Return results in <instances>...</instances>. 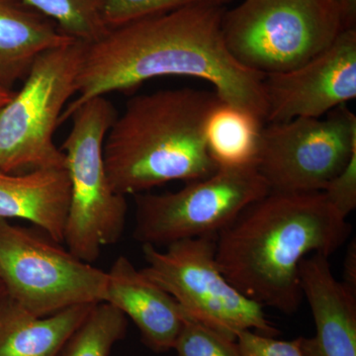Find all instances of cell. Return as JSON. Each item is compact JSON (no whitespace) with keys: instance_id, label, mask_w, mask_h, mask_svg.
Here are the masks:
<instances>
[{"instance_id":"1","label":"cell","mask_w":356,"mask_h":356,"mask_svg":"<svg viewBox=\"0 0 356 356\" xmlns=\"http://www.w3.org/2000/svg\"><path fill=\"white\" fill-rule=\"evenodd\" d=\"M224 13L222 6L185 7L114 28L86 44L76 97L65 107L60 125L88 100L170 76L208 81L222 102L266 121L264 76L229 54L222 36Z\"/></svg>"},{"instance_id":"2","label":"cell","mask_w":356,"mask_h":356,"mask_svg":"<svg viewBox=\"0 0 356 356\" xmlns=\"http://www.w3.org/2000/svg\"><path fill=\"white\" fill-rule=\"evenodd\" d=\"M353 228L324 193L269 192L216 236V261L227 280L262 307L286 315L303 300L300 264L331 257Z\"/></svg>"},{"instance_id":"3","label":"cell","mask_w":356,"mask_h":356,"mask_svg":"<svg viewBox=\"0 0 356 356\" xmlns=\"http://www.w3.org/2000/svg\"><path fill=\"white\" fill-rule=\"evenodd\" d=\"M221 102L216 93L168 89L135 96L105 137L103 159L110 184L120 195L210 177L218 170L204 137V124Z\"/></svg>"},{"instance_id":"4","label":"cell","mask_w":356,"mask_h":356,"mask_svg":"<svg viewBox=\"0 0 356 356\" xmlns=\"http://www.w3.org/2000/svg\"><path fill=\"white\" fill-rule=\"evenodd\" d=\"M116 117L105 96L88 100L70 116L72 128L60 147L70 182L64 243L88 264L99 257L102 248L118 242L125 229L127 201L112 188L103 159L105 137Z\"/></svg>"},{"instance_id":"5","label":"cell","mask_w":356,"mask_h":356,"mask_svg":"<svg viewBox=\"0 0 356 356\" xmlns=\"http://www.w3.org/2000/svg\"><path fill=\"white\" fill-rule=\"evenodd\" d=\"M222 30L236 62L267 76L305 64L344 29L334 0H243Z\"/></svg>"},{"instance_id":"6","label":"cell","mask_w":356,"mask_h":356,"mask_svg":"<svg viewBox=\"0 0 356 356\" xmlns=\"http://www.w3.org/2000/svg\"><path fill=\"white\" fill-rule=\"evenodd\" d=\"M86 44L81 42L40 55L22 88L0 111V170L7 173L65 168L54 135L63 112L76 95Z\"/></svg>"},{"instance_id":"7","label":"cell","mask_w":356,"mask_h":356,"mask_svg":"<svg viewBox=\"0 0 356 356\" xmlns=\"http://www.w3.org/2000/svg\"><path fill=\"white\" fill-rule=\"evenodd\" d=\"M142 250L147 266L140 270L172 295L192 320L234 341L243 331L280 334L264 307L238 291L220 270L216 236L178 241L163 252L143 245Z\"/></svg>"},{"instance_id":"8","label":"cell","mask_w":356,"mask_h":356,"mask_svg":"<svg viewBox=\"0 0 356 356\" xmlns=\"http://www.w3.org/2000/svg\"><path fill=\"white\" fill-rule=\"evenodd\" d=\"M270 192L255 165L218 168L177 192L140 193L135 198L134 238L142 245H165L217 236L243 210Z\"/></svg>"},{"instance_id":"9","label":"cell","mask_w":356,"mask_h":356,"mask_svg":"<svg viewBox=\"0 0 356 356\" xmlns=\"http://www.w3.org/2000/svg\"><path fill=\"white\" fill-rule=\"evenodd\" d=\"M0 280L8 296L38 317L104 302L107 271L58 243L0 218Z\"/></svg>"},{"instance_id":"10","label":"cell","mask_w":356,"mask_h":356,"mask_svg":"<svg viewBox=\"0 0 356 356\" xmlns=\"http://www.w3.org/2000/svg\"><path fill=\"white\" fill-rule=\"evenodd\" d=\"M355 151L356 116L341 105L324 119L264 126L255 166L271 192H320Z\"/></svg>"},{"instance_id":"11","label":"cell","mask_w":356,"mask_h":356,"mask_svg":"<svg viewBox=\"0 0 356 356\" xmlns=\"http://www.w3.org/2000/svg\"><path fill=\"white\" fill-rule=\"evenodd\" d=\"M266 121L320 118L356 97V30H343L305 64L264 79Z\"/></svg>"},{"instance_id":"12","label":"cell","mask_w":356,"mask_h":356,"mask_svg":"<svg viewBox=\"0 0 356 356\" xmlns=\"http://www.w3.org/2000/svg\"><path fill=\"white\" fill-rule=\"evenodd\" d=\"M300 283L316 325L315 336L298 337L303 355L356 356V294L334 277L329 257L304 259Z\"/></svg>"},{"instance_id":"13","label":"cell","mask_w":356,"mask_h":356,"mask_svg":"<svg viewBox=\"0 0 356 356\" xmlns=\"http://www.w3.org/2000/svg\"><path fill=\"white\" fill-rule=\"evenodd\" d=\"M104 302L130 318L143 343L158 353L175 348L188 317L172 295L124 255L117 257L107 271Z\"/></svg>"},{"instance_id":"14","label":"cell","mask_w":356,"mask_h":356,"mask_svg":"<svg viewBox=\"0 0 356 356\" xmlns=\"http://www.w3.org/2000/svg\"><path fill=\"white\" fill-rule=\"evenodd\" d=\"M70 198L65 168L20 173L0 170V218L31 222L56 243H64Z\"/></svg>"},{"instance_id":"15","label":"cell","mask_w":356,"mask_h":356,"mask_svg":"<svg viewBox=\"0 0 356 356\" xmlns=\"http://www.w3.org/2000/svg\"><path fill=\"white\" fill-rule=\"evenodd\" d=\"M74 42L22 0H0V86L13 90L40 55Z\"/></svg>"},{"instance_id":"16","label":"cell","mask_w":356,"mask_h":356,"mask_svg":"<svg viewBox=\"0 0 356 356\" xmlns=\"http://www.w3.org/2000/svg\"><path fill=\"white\" fill-rule=\"evenodd\" d=\"M95 304L38 317L9 297L0 311V356H58Z\"/></svg>"},{"instance_id":"17","label":"cell","mask_w":356,"mask_h":356,"mask_svg":"<svg viewBox=\"0 0 356 356\" xmlns=\"http://www.w3.org/2000/svg\"><path fill=\"white\" fill-rule=\"evenodd\" d=\"M264 120L247 110L220 102L204 124V137L218 168L255 165Z\"/></svg>"},{"instance_id":"18","label":"cell","mask_w":356,"mask_h":356,"mask_svg":"<svg viewBox=\"0 0 356 356\" xmlns=\"http://www.w3.org/2000/svg\"><path fill=\"white\" fill-rule=\"evenodd\" d=\"M105 0H22L48 18L58 29L77 42L90 44L110 31L105 24Z\"/></svg>"},{"instance_id":"19","label":"cell","mask_w":356,"mask_h":356,"mask_svg":"<svg viewBox=\"0 0 356 356\" xmlns=\"http://www.w3.org/2000/svg\"><path fill=\"white\" fill-rule=\"evenodd\" d=\"M127 332V317L106 302L95 304L58 356H109Z\"/></svg>"},{"instance_id":"20","label":"cell","mask_w":356,"mask_h":356,"mask_svg":"<svg viewBox=\"0 0 356 356\" xmlns=\"http://www.w3.org/2000/svg\"><path fill=\"white\" fill-rule=\"evenodd\" d=\"M231 0H105L104 21L109 30L159 14L195 6H224Z\"/></svg>"},{"instance_id":"21","label":"cell","mask_w":356,"mask_h":356,"mask_svg":"<svg viewBox=\"0 0 356 356\" xmlns=\"http://www.w3.org/2000/svg\"><path fill=\"white\" fill-rule=\"evenodd\" d=\"M173 350L177 356H243L236 341L189 317Z\"/></svg>"},{"instance_id":"22","label":"cell","mask_w":356,"mask_h":356,"mask_svg":"<svg viewBox=\"0 0 356 356\" xmlns=\"http://www.w3.org/2000/svg\"><path fill=\"white\" fill-rule=\"evenodd\" d=\"M322 192L332 207L348 219V215L356 208V151L351 154L343 170L327 182Z\"/></svg>"},{"instance_id":"23","label":"cell","mask_w":356,"mask_h":356,"mask_svg":"<svg viewBox=\"0 0 356 356\" xmlns=\"http://www.w3.org/2000/svg\"><path fill=\"white\" fill-rule=\"evenodd\" d=\"M236 343L243 356H304L299 339L280 341L252 331H243L236 336Z\"/></svg>"},{"instance_id":"24","label":"cell","mask_w":356,"mask_h":356,"mask_svg":"<svg viewBox=\"0 0 356 356\" xmlns=\"http://www.w3.org/2000/svg\"><path fill=\"white\" fill-rule=\"evenodd\" d=\"M341 283L356 294V243L351 241L346 250L343 264V280Z\"/></svg>"},{"instance_id":"25","label":"cell","mask_w":356,"mask_h":356,"mask_svg":"<svg viewBox=\"0 0 356 356\" xmlns=\"http://www.w3.org/2000/svg\"><path fill=\"white\" fill-rule=\"evenodd\" d=\"M341 21L343 29H355L356 23V0H334Z\"/></svg>"},{"instance_id":"26","label":"cell","mask_w":356,"mask_h":356,"mask_svg":"<svg viewBox=\"0 0 356 356\" xmlns=\"http://www.w3.org/2000/svg\"><path fill=\"white\" fill-rule=\"evenodd\" d=\"M13 95V90H8V89L0 86V111L3 109V107L6 106L7 103L10 102Z\"/></svg>"},{"instance_id":"27","label":"cell","mask_w":356,"mask_h":356,"mask_svg":"<svg viewBox=\"0 0 356 356\" xmlns=\"http://www.w3.org/2000/svg\"><path fill=\"white\" fill-rule=\"evenodd\" d=\"M8 293H7L6 287H4L3 283L0 280V311H1L2 307L6 303L8 300Z\"/></svg>"}]
</instances>
